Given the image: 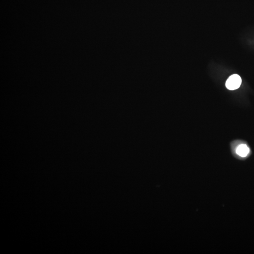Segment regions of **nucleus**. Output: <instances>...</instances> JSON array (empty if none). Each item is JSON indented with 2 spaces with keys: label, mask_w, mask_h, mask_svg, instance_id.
<instances>
[{
  "label": "nucleus",
  "mask_w": 254,
  "mask_h": 254,
  "mask_svg": "<svg viewBox=\"0 0 254 254\" xmlns=\"http://www.w3.org/2000/svg\"><path fill=\"white\" fill-rule=\"evenodd\" d=\"M242 82L241 77L237 74H234L229 77L227 79L226 82V86L229 90H235L239 88Z\"/></svg>",
  "instance_id": "nucleus-1"
},
{
  "label": "nucleus",
  "mask_w": 254,
  "mask_h": 254,
  "mask_svg": "<svg viewBox=\"0 0 254 254\" xmlns=\"http://www.w3.org/2000/svg\"><path fill=\"white\" fill-rule=\"evenodd\" d=\"M250 152L249 148L247 145L242 144L239 145L236 149V153L239 156L244 158L247 157Z\"/></svg>",
  "instance_id": "nucleus-2"
}]
</instances>
